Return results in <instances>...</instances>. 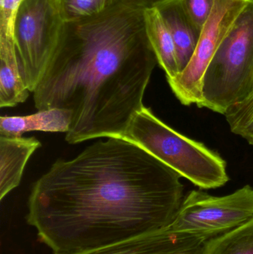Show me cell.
I'll return each instance as SVG.
<instances>
[{
	"mask_svg": "<svg viewBox=\"0 0 253 254\" xmlns=\"http://www.w3.org/2000/svg\"><path fill=\"white\" fill-rule=\"evenodd\" d=\"M58 159L33 185L26 221L53 254H73L169 228L181 176L120 137Z\"/></svg>",
	"mask_w": 253,
	"mask_h": 254,
	"instance_id": "obj_1",
	"label": "cell"
},
{
	"mask_svg": "<svg viewBox=\"0 0 253 254\" xmlns=\"http://www.w3.org/2000/svg\"><path fill=\"white\" fill-rule=\"evenodd\" d=\"M157 60L144 11L119 2L103 13L64 22L57 46L34 93L38 110L71 113L65 140L76 144L122 137L141 111Z\"/></svg>",
	"mask_w": 253,
	"mask_h": 254,
	"instance_id": "obj_2",
	"label": "cell"
},
{
	"mask_svg": "<svg viewBox=\"0 0 253 254\" xmlns=\"http://www.w3.org/2000/svg\"><path fill=\"white\" fill-rule=\"evenodd\" d=\"M120 138L142 148L202 190L216 189L230 181L227 163L203 143L183 135L144 107Z\"/></svg>",
	"mask_w": 253,
	"mask_h": 254,
	"instance_id": "obj_3",
	"label": "cell"
},
{
	"mask_svg": "<svg viewBox=\"0 0 253 254\" xmlns=\"http://www.w3.org/2000/svg\"><path fill=\"white\" fill-rule=\"evenodd\" d=\"M253 91V0L239 13L209 64L198 107L225 116Z\"/></svg>",
	"mask_w": 253,
	"mask_h": 254,
	"instance_id": "obj_4",
	"label": "cell"
},
{
	"mask_svg": "<svg viewBox=\"0 0 253 254\" xmlns=\"http://www.w3.org/2000/svg\"><path fill=\"white\" fill-rule=\"evenodd\" d=\"M64 22L55 0H22L13 37L22 78L34 92L57 46Z\"/></svg>",
	"mask_w": 253,
	"mask_h": 254,
	"instance_id": "obj_5",
	"label": "cell"
},
{
	"mask_svg": "<svg viewBox=\"0 0 253 254\" xmlns=\"http://www.w3.org/2000/svg\"><path fill=\"white\" fill-rule=\"evenodd\" d=\"M253 219V188L246 185L233 193L213 196L192 190L184 196L175 220L174 231L206 240L226 234Z\"/></svg>",
	"mask_w": 253,
	"mask_h": 254,
	"instance_id": "obj_6",
	"label": "cell"
},
{
	"mask_svg": "<svg viewBox=\"0 0 253 254\" xmlns=\"http://www.w3.org/2000/svg\"><path fill=\"white\" fill-rule=\"evenodd\" d=\"M251 0H215V6L202 28L194 55L185 69L167 80L180 102L199 106L202 100L203 76L226 34Z\"/></svg>",
	"mask_w": 253,
	"mask_h": 254,
	"instance_id": "obj_7",
	"label": "cell"
},
{
	"mask_svg": "<svg viewBox=\"0 0 253 254\" xmlns=\"http://www.w3.org/2000/svg\"><path fill=\"white\" fill-rule=\"evenodd\" d=\"M206 239L170 228L73 254H202Z\"/></svg>",
	"mask_w": 253,
	"mask_h": 254,
	"instance_id": "obj_8",
	"label": "cell"
},
{
	"mask_svg": "<svg viewBox=\"0 0 253 254\" xmlns=\"http://www.w3.org/2000/svg\"><path fill=\"white\" fill-rule=\"evenodd\" d=\"M35 137L0 135V200L20 184L30 157L41 146Z\"/></svg>",
	"mask_w": 253,
	"mask_h": 254,
	"instance_id": "obj_9",
	"label": "cell"
},
{
	"mask_svg": "<svg viewBox=\"0 0 253 254\" xmlns=\"http://www.w3.org/2000/svg\"><path fill=\"white\" fill-rule=\"evenodd\" d=\"M157 9L172 34L178 68L182 72L194 55L202 30L192 20L181 0H169Z\"/></svg>",
	"mask_w": 253,
	"mask_h": 254,
	"instance_id": "obj_10",
	"label": "cell"
},
{
	"mask_svg": "<svg viewBox=\"0 0 253 254\" xmlns=\"http://www.w3.org/2000/svg\"><path fill=\"white\" fill-rule=\"evenodd\" d=\"M29 92L22 78L13 37L0 36V107L22 104Z\"/></svg>",
	"mask_w": 253,
	"mask_h": 254,
	"instance_id": "obj_11",
	"label": "cell"
},
{
	"mask_svg": "<svg viewBox=\"0 0 253 254\" xmlns=\"http://www.w3.org/2000/svg\"><path fill=\"white\" fill-rule=\"evenodd\" d=\"M71 113L62 109L38 110L37 113L24 116H1L0 135L22 137L28 131L64 132L69 131Z\"/></svg>",
	"mask_w": 253,
	"mask_h": 254,
	"instance_id": "obj_12",
	"label": "cell"
},
{
	"mask_svg": "<svg viewBox=\"0 0 253 254\" xmlns=\"http://www.w3.org/2000/svg\"><path fill=\"white\" fill-rule=\"evenodd\" d=\"M144 15L147 36L157 64L164 70L167 80L175 78L180 71L172 34L157 8L146 10Z\"/></svg>",
	"mask_w": 253,
	"mask_h": 254,
	"instance_id": "obj_13",
	"label": "cell"
},
{
	"mask_svg": "<svg viewBox=\"0 0 253 254\" xmlns=\"http://www.w3.org/2000/svg\"><path fill=\"white\" fill-rule=\"evenodd\" d=\"M202 254H253V219L205 243Z\"/></svg>",
	"mask_w": 253,
	"mask_h": 254,
	"instance_id": "obj_14",
	"label": "cell"
},
{
	"mask_svg": "<svg viewBox=\"0 0 253 254\" xmlns=\"http://www.w3.org/2000/svg\"><path fill=\"white\" fill-rule=\"evenodd\" d=\"M64 22H77L98 16L117 2V0H55Z\"/></svg>",
	"mask_w": 253,
	"mask_h": 254,
	"instance_id": "obj_15",
	"label": "cell"
},
{
	"mask_svg": "<svg viewBox=\"0 0 253 254\" xmlns=\"http://www.w3.org/2000/svg\"><path fill=\"white\" fill-rule=\"evenodd\" d=\"M192 20L202 30L215 6V0H181Z\"/></svg>",
	"mask_w": 253,
	"mask_h": 254,
	"instance_id": "obj_16",
	"label": "cell"
},
{
	"mask_svg": "<svg viewBox=\"0 0 253 254\" xmlns=\"http://www.w3.org/2000/svg\"><path fill=\"white\" fill-rule=\"evenodd\" d=\"M22 0H0V36L13 37V23Z\"/></svg>",
	"mask_w": 253,
	"mask_h": 254,
	"instance_id": "obj_17",
	"label": "cell"
},
{
	"mask_svg": "<svg viewBox=\"0 0 253 254\" xmlns=\"http://www.w3.org/2000/svg\"><path fill=\"white\" fill-rule=\"evenodd\" d=\"M169 0H117V2L135 10H146L157 8Z\"/></svg>",
	"mask_w": 253,
	"mask_h": 254,
	"instance_id": "obj_18",
	"label": "cell"
}]
</instances>
